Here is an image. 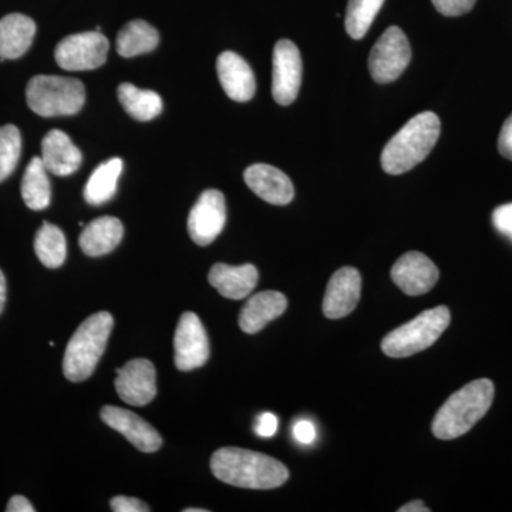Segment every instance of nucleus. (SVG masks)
<instances>
[{"mask_svg":"<svg viewBox=\"0 0 512 512\" xmlns=\"http://www.w3.org/2000/svg\"><path fill=\"white\" fill-rule=\"evenodd\" d=\"M244 178L249 190L269 204L286 205L295 197L291 178L272 165H251L245 170Z\"/></svg>","mask_w":512,"mask_h":512,"instance_id":"dca6fc26","label":"nucleus"},{"mask_svg":"<svg viewBox=\"0 0 512 512\" xmlns=\"http://www.w3.org/2000/svg\"><path fill=\"white\" fill-rule=\"evenodd\" d=\"M6 511L35 512V507H33L28 498L23 497V495H15V497L10 498L8 507H6Z\"/></svg>","mask_w":512,"mask_h":512,"instance_id":"c9c22d12","label":"nucleus"},{"mask_svg":"<svg viewBox=\"0 0 512 512\" xmlns=\"http://www.w3.org/2000/svg\"><path fill=\"white\" fill-rule=\"evenodd\" d=\"M494 400V384L478 379L451 394L434 417L431 430L440 440H454L464 436L483 419Z\"/></svg>","mask_w":512,"mask_h":512,"instance_id":"7ed1b4c3","label":"nucleus"},{"mask_svg":"<svg viewBox=\"0 0 512 512\" xmlns=\"http://www.w3.org/2000/svg\"><path fill=\"white\" fill-rule=\"evenodd\" d=\"M451 315L447 306H437L420 313L406 325L394 329L382 342L384 355L402 359L429 349L450 325Z\"/></svg>","mask_w":512,"mask_h":512,"instance_id":"39448f33","label":"nucleus"},{"mask_svg":"<svg viewBox=\"0 0 512 512\" xmlns=\"http://www.w3.org/2000/svg\"><path fill=\"white\" fill-rule=\"evenodd\" d=\"M400 512H429V508L424 505L423 501L416 500L410 501L406 505H403L399 510Z\"/></svg>","mask_w":512,"mask_h":512,"instance_id":"e433bc0d","label":"nucleus"},{"mask_svg":"<svg viewBox=\"0 0 512 512\" xmlns=\"http://www.w3.org/2000/svg\"><path fill=\"white\" fill-rule=\"evenodd\" d=\"M6 303V278L3 272L0 271V313L3 312Z\"/></svg>","mask_w":512,"mask_h":512,"instance_id":"4c0bfd02","label":"nucleus"},{"mask_svg":"<svg viewBox=\"0 0 512 512\" xmlns=\"http://www.w3.org/2000/svg\"><path fill=\"white\" fill-rule=\"evenodd\" d=\"M276 430H278V419H276L275 414L264 413L256 420L255 433L262 439L275 436Z\"/></svg>","mask_w":512,"mask_h":512,"instance_id":"72a5a7b5","label":"nucleus"},{"mask_svg":"<svg viewBox=\"0 0 512 512\" xmlns=\"http://www.w3.org/2000/svg\"><path fill=\"white\" fill-rule=\"evenodd\" d=\"M217 72L222 89L229 99L245 103L254 97L256 90L254 72L237 53H221L217 60Z\"/></svg>","mask_w":512,"mask_h":512,"instance_id":"f3484780","label":"nucleus"},{"mask_svg":"<svg viewBox=\"0 0 512 512\" xmlns=\"http://www.w3.org/2000/svg\"><path fill=\"white\" fill-rule=\"evenodd\" d=\"M412 60V49L402 29L392 26L380 36L369 57V70L377 83H392Z\"/></svg>","mask_w":512,"mask_h":512,"instance_id":"0eeeda50","label":"nucleus"},{"mask_svg":"<svg viewBox=\"0 0 512 512\" xmlns=\"http://www.w3.org/2000/svg\"><path fill=\"white\" fill-rule=\"evenodd\" d=\"M160 43V35L150 23L133 20L120 30L117 36V52L120 56L130 57L153 52Z\"/></svg>","mask_w":512,"mask_h":512,"instance_id":"b1692460","label":"nucleus"},{"mask_svg":"<svg viewBox=\"0 0 512 512\" xmlns=\"http://www.w3.org/2000/svg\"><path fill=\"white\" fill-rule=\"evenodd\" d=\"M22 153V137L18 127H0V183L15 171Z\"/></svg>","mask_w":512,"mask_h":512,"instance_id":"c85d7f7f","label":"nucleus"},{"mask_svg":"<svg viewBox=\"0 0 512 512\" xmlns=\"http://www.w3.org/2000/svg\"><path fill=\"white\" fill-rule=\"evenodd\" d=\"M498 151L501 156L512 161V114L501 128L500 137H498Z\"/></svg>","mask_w":512,"mask_h":512,"instance_id":"f704fd0d","label":"nucleus"},{"mask_svg":"<svg viewBox=\"0 0 512 512\" xmlns=\"http://www.w3.org/2000/svg\"><path fill=\"white\" fill-rule=\"evenodd\" d=\"M116 390L131 406H146L157 396L156 367L147 359H133L117 369Z\"/></svg>","mask_w":512,"mask_h":512,"instance_id":"f8f14e48","label":"nucleus"},{"mask_svg":"<svg viewBox=\"0 0 512 512\" xmlns=\"http://www.w3.org/2000/svg\"><path fill=\"white\" fill-rule=\"evenodd\" d=\"M302 83V57L298 46L282 39L272 57V96L281 106H289L298 97Z\"/></svg>","mask_w":512,"mask_h":512,"instance_id":"1a4fd4ad","label":"nucleus"},{"mask_svg":"<svg viewBox=\"0 0 512 512\" xmlns=\"http://www.w3.org/2000/svg\"><path fill=\"white\" fill-rule=\"evenodd\" d=\"M258 279V269L251 264L239 266L215 264L208 275L210 284L224 298L232 299V301L248 298L258 284Z\"/></svg>","mask_w":512,"mask_h":512,"instance_id":"6ab92c4d","label":"nucleus"},{"mask_svg":"<svg viewBox=\"0 0 512 512\" xmlns=\"http://www.w3.org/2000/svg\"><path fill=\"white\" fill-rule=\"evenodd\" d=\"M35 251L39 261L47 268H60L66 261L67 255L66 238L62 229L45 222L37 231Z\"/></svg>","mask_w":512,"mask_h":512,"instance_id":"bb28decb","label":"nucleus"},{"mask_svg":"<svg viewBox=\"0 0 512 512\" xmlns=\"http://www.w3.org/2000/svg\"><path fill=\"white\" fill-rule=\"evenodd\" d=\"M123 235L124 227L119 218H97L83 229L79 239L80 248L89 256L107 255L119 247Z\"/></svg>","mask_w":512,"mask_h":512,"instance_id":"4be33fe9","label":"nucleus"},{"mask_svg":"<svg viewBox=\"0 0 512 512\" xmlns=\"http://www.w3.org/2000/svg\"><path fill=\"white\" fill-rule=\"evenodd\" d=\"M36 35L35 20L12 13L0 20V59L13 60L25 55Z\"/></svg>","mask_w":512,"mask_h":512,"instance_id":"412c9836","label":"nucleus"},{"mask_svg":"<svg viewBox=\"0 0 512 512\" xmlns=\"http://www.w3.org/2000/svg\"><path fill=\"white\" fill-rule=\"evenodd\" d=\"M185 512H207L205 510H195V508H187V510H184Z\"/></svg>","mask_w":512,"mask_h":512,"instance_id":"58836bf2","label":"nucleus"},{"mask_svg":"<svg viewBox=\"0 0 512 512\" xmlns=\"http://www.w3.org/2000/svg\"><path fill=\"white\" fill-rule=\"evenodd\" d=\"M431 2L441 15L454 18V16L466 15L470 12L477 0H431Z\"/></svg>","mask_w":512,"mask_h":512,"instance_id":"c756f323","label":"nucleus"},{"mask_svg":"<svg viewBox=\"0 0 512 512\" xmlns=\"http://www.w3.org/2000/svg\"><path fill=\"white\" fill-rule=\"evenodd\" d=\"M288 308L284 293L265 291L251 296L239 313V328L248 335H255L269 322L284 315Z\"/></svg>","mask_w":512,"mask_h":512,"instance_id":"a211bd4d","label":"nucleus"},{"mask_svg":"<svg viewBox=\"0 0 512 512\" xmlns=\"http://www.w3.org/2000/svg\"><path fill=\"white\" fill-rule=\"evenodd\" d=\"M123 171V160L111 158L106 163L100 164L93 171L92 177L84 188V198L90 205L106 204L114 197L117 191V183Z\"/></svg>","mask_w":512,"mask_h":512,"instance_id":"393cba45","label":"nucleus"},{"mask_svg":"<svg viewBox=\"0 0 512 512\" xmlns=\"http://www.w3.org/2000/svg\"><path fill=\"white\" fill-rule=\"evenodd\" d=\"M293 436H295V439L298 441V443L309 446V444H312L313 441L316 440L315 424H313L312 421L308 419H301L296 421L295 426H293Z\"/></svg>","mask_w":512,"mask_h":512,"instance_id":"473e14b6","label":"nucleus"},{"mask_svg":"<svg viewBox=\"0 0 512 512\" xmlns=\"http://www.w3.org/2000/svg\"><path fill=\"white\" fill-rule=\"evenodd\" d=\"M439 269L421 252H407L393 265L392 279L406 295L419 296L434 288Z\"/></svg>","mask_w":512,"mask_h":512,"instance_id":"ddd939ff","label":"nucleus"},{"mask_svg":"<svg viewBox=\"0 0 512 512\" xmlns=\"http://www.w3.org/2000/svg\"><path fill=\"white\" fill-rule=\"evenodd\" d=\"M362 293V276L352 266H345L330 278L323 299V313L326 318L340 319L355 311Z\"/></svg>","mask_w":512,"mask_h":512,"instance_id":"4468645a","label":"nucleus"},{"mask_svg":"<svg viewBox=\"0 0 512 512\" xmlns=\"http://www.w3.org/2000/svg\"><path fill=\"white\" fill-rule=\"evenodd\" d=\"M109 40L100 32H84L64 37L57 45V64L69 72L99 69L106 63Z\"/></svg>","mask_w":512,"mask_h":512,"instance_id":"6e6552de","label":"nucleus"},{"mask_svg":"<svg viewBox=\"0 0 512 512\" xmlns=\"http://www.w3.org/2000/svg\"><path fill=\"white\" fill-rule=\"evenodd\" d=\"M174 362L178 370L190 372L207 363L210 342L200 318L194 312H185L178 322L174 336Z\"/></svg>","mask_w":512,"mask_h":512,"instance_id":"9d476101","label":"nucleus"},{"mask_svg":"<svg viewBox=\"0 0 512 512\" xmlns=\"http://www.w3.org/2000/svg\"><path fill=\"white\" fill-rule=\"evenodd\" d=\"M227 222V205L221 191L207 190L191 208L188 232L195 244L207 247L221 234Z\"/></svg>","mask_w":512,"mask_h":512,"instance_id":"9b49d317","label":"nucleus"},{"mask_svg":"<svg viewBox=\"0 0 512 512\" xmlns=\"http://www.w3.org/2000/svg\"><path fill=\"white\" fill-rule=\"evenodd\" d=\"M109 312H97L84 320L74 332L63 359V373L73 383L84 382L93 375L113 330Z\"/></svg>","mask_w":512,"mask_h":512,"instance_id":"20e7f679","label":"nucleus"},{"mask_svg":"<svg viewBox=\"0 0 512 512\" xmlns=\"http://www.w3.org/2000/svg\"><path fill=\"white\" fill-rule=\"evenodd\" d=\"M30 110L42 117L73 116L83 109L86 90L80 80L36 76L26 87Z\"/></svg>","mask_w":512,"mask_h":512,"instance_id":"423d86ee","label":"nucleus"},{"mask_svg":"<svg viewBox=\"0 0 512 512\" xmlns=\"http://www.w3.org/2000/svg\"><path fill=\"white\" fill-rule=\"evenodd\" d=\"M49 171L43 164L42 157H35L26 168L22 181V197L30 210L42 211L49 207L52 198Z\"/></svg>","mask_w":512,"mask_h":512,"instance_id":"a878e982","label":"nucleus"},{"mask_svg":"<svg viewBox=\"0 0 512 512\" xmlns=\"http://www.w3.org/2000/svg\"><path fill=\"white\" fill-rule=\"evenodd\" d=\"M100 416L107 426L123 434L137 450L143 451V453H154V451L160 450L163 440L158 431L130 410L120 409L116 406H104Z\"/></svg>","mask_w":512,"mask_h":512,"instance_id":"2eb2a0df","label":"nucleus"},{"mask_svg":"<svg viewBox=\"0 0 512 512\" xmlns=\"http://www.w3.org/2000/svg\"><path fill=\"white\" fill-rule=\"evenodd\" d=\"M111 510L116 512H148L150 507L143 501L133 497H124L117 495L110 501Z\"/></svg>","mask_w":512,"mask_h":512,"instance_id":"2f4dec72","label":"nucleus"},{"mask_svg":"<svg viewBox=\"0 0 512 512\" xmlns=\"http://www.w3.org/2000/svg\"><path fill=\"white\" fill-rule=\"evenodd\" d=\"M212 474L222 483L252 490H272L289 478L288 468L266 454L238 447H224L211 458Z\"/></svg>","mask_w":512,"mask_h":512,"instance_id":"f257e3e1","label":"nucleus"},{"mask_svg":"<svg viewBox=\"0 0 512 512\" xmlns=\"http://www.w3.org/2000/svg\"><path fill=\"white\" fill-rule=\"evenodd\" d=\"M493 224L498 232L512 241V202L501 205L493 212Z\"/></svg>","mask_w":512,"mask_h":512,"instance_id":"7c9ffc66","label":"nucleus"},{"mask_svg":"<svg viewBox=\"0 0 512 512\" xmlns=\"http://www.w3.org/2000/svg\"><path fill=\"white\" fill-rule=\"evenodd\" d=\"M384 0H349L346 9L345 28L352 39H362L375 22Z\"/></svg>","mask_w":512,"mask_h":512,"instance_id":"cd10ccee","label":"nucleus"},{"mask_svg":"<svg viewBox=\"0 0 512 512\" xmlns=\"http://www.w3.org/2000/svg\"><path fill=\"white\" fill-rule=\"evenodd\" d=\"M42 161L50 174L67 177L79 170L82 165V153L66 133L52 130L42 141Z\"/></svg>","mask_w":512,"mask_h":512,"instance_id":"aec40b11","label":"nucleus"},{"mask_svg":"<svg viewBox=\"0 0 512 512\" xmlns=\"http://www.w3.org/2000/svg\"><path fill=\"white\" fill-rule=\"evenodd\" d=\"M117 94L121 106L134 120L150 121L160 116L163 111L160 94L151 90L138 89L131 83H121Z\"/></svg>","mask_w":512,"mask_h":512,"instance_id":"5701e85b","label":"nucleus"},{"mask_svg":"<svg viewBox=\"0 0 512 512\" xmlns=\"http://www.w3.org/2000/svg\"><path fill=\"white\" fill-rule=\"evenodd\" d=\"M441 123L431 111L417 114L386 144L382 167L387 174L400 175L426 160L440 137Z\"/></svg>","mask_w":512,"mask_h":512,"instance_id":"f03ea898","label":"nucleus"}]
</instances>
